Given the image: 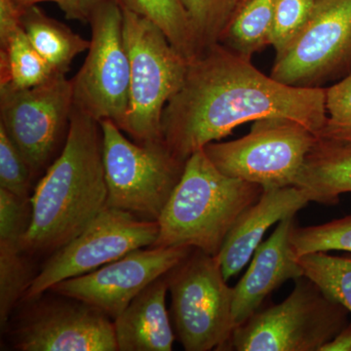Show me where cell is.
I'll return each mask as SVG.
<instances>
[{
    "instance_id": "obj_1",
    "label": "cell",
    "mask_w": 351,
    "mask_h": 351,
    "mask_svg": "<svg viewBox=\"0 0 351 351\" xmlns=\"http://www.w3.org/2000/svg\"><path fill=\"white\" fill-rule=\"evenodd\" d=\"M265 117L295 120L318 137L326 120V88L276 82L217 43L189 61L181 88L163 110V141L186 162L241 124Z\"/></svg>"
},
{
    "instance_id": "obj_2",
    "label": "cell",
    "mask_w": 351,
    "mask_h": 351,
    "mask_svg": "<svg viewBox=\"0 0 351 351\" xmlns=\"http://www.w3.org/2000/svg\"><path fill=\"white\" fill-rule=\"evenodd\" d=\"M32 223L22 248L29 257L63 248L108 205L100 122L73 110L63 151L31 197Z\"/></svg>"
},
{
    "instance_id": "obj_3",
    "label": "cell",
    "mask_w": 351,
    "mask_h": 351,
    "mask_svg": "<svg viewBox=\"0 0 351 351\" xmlns=\"http://www.w3.org/2000/svg\"><path fill=\"white\" fill-rule=\"evenodd\" d=\"M263 193L258 184L223 174L199 149L186 159L157 219L158 237L152 247H191L217 256L235 221Z\"/></svg>"
},
{
    "instance_id": "obj_4",
    "label": "cell",
    "mask_w": 351,
    "mask_h": 351,
    "mask_svg": "<svg viewBox=\"0 0 351 351\" xmlns=\"http://www.w3.org/2000/svg\"><path fill=\"white\" fill-rule=\"evenodd\" d=\"M122 10L130 60V103L121 130L138 144L162 142L163 110L181 88L189 61L152 21Z\"/></svg>"
},
{
    "instance_id": "obj_5",
    "label": "cell",
    "mask_w": 351,
    "mask_h": 351,
    "mask_svg": "<svg viewBox=\"0 0 351 351\" xmlns=\"http://www.w3.org/2000/svg\"><path fill=\"white\" fill-rule=\"evenodd\" d=\"M100 124L107 206L157 221L186 162L175 156L164 141L138 144L110 120H101Z\"/></svg>"
},
{
    "instance_id": "obj_6",
    "label": "cell",
    "mask_w": 351,
    "mask_h": 351,
    "mask_svg": "<svg viewBox=\"0 0 351 351\" xmlns=\"http://www.w3.org/2000/svg\"><path fill=\"white\" fill-rule=\"evenodd\" d=\"M280 304L256 311L235 327L230 350L320 351L348 326V311L328 298L306 276Z\"/></svg>"
},
{
    "instance_id": "obj_7",
    "label": "cell",
    "mask_w": 351,
    "mask_h": 351,
    "mask_svg": "<svg viewBox=\"0 0 351 351\" xmlns=\"http://www.w3.org/2000/svg\"><path fill=\"white\" fill-rule=\"evenodd\" d=\"M173 320L186 351L230 350L235 329L233 289L216 256L193 249L167 274Z\"/></svg>"
},
{
    "instance_id": "obj_8",
    "label": "cell",
    "mask_w": 351,
    "mask_h": 351,
    "mask_svg": "<svg viewBox=\"0 0 351 351\" xmlns=\"http://www.w3.org/2000/svg\"><path fill=\"white\" fill-rule=\"evenodd\" d=\"M317 135L295 120L265 117L244 137L214 142L205 154L223 174L267 189L295 186Z\"/></svg>"
},
{
    "instance_id": "obj_9",
    "label": "cell",
    "mask_w": 351,
    "mask_h": 351,
    "mask_svg": "<svg viewBox=\"0 0 351 351\" xmlns=\"http://www.w3.org/2000/svg\"><path fill=\"white\" fill-rule=\"evenodd\" d=\"M73 110V86L66 75L27 89L0 87V127L34 180L43 177L63 151Z\"/></svg>"
},
{
    "instance_id": "obj_10",
    "label": "cell",
    "mask_w": 351,
    "mask_h": 351,
    "mask_svg": "<svg viewBox=\"0 0 351 351\" xmlns=\"http://www.w3.org/2000/svg\"><path fill=\"white\" fill-rule=\"evenodd\" d=\"M89 24L92 34L86 59L71 80L75 108L99 122L110 120L122 129L130 103V60L119 2L107 0Z\"/></svg>"
},
{
    "instance_id": "obj_11",
    "label": "cell",
    "mask_w": 351,
    "mask_h": 351,
    "mask_svg": "<svg viewBox=\"0 0 351 351\" xmlns=\"http://www.w3.org/2000/svg\"><path fill=\"white\" fill-rule=\"evenodd\" d=\"M351 73V0H317L304 29L276 55L271 76L298 88H324Z\"/></svg>"
},
{
    "instance_id": "obj_12",
    "label": "cell",
    "mask_w": 351,
    "mask_h": 351,
    "mask_svg": "<svg viewBox=\"0 0 351 351\" xmlns=\"http://www.w3.org/2000/svg\"><path fill=\"white\" fill-rule=\"evenodd\" d=\"M158 232L156 221L106 207L80 235L51 255L22 301H32L56 284L94 271L132 251L154 246Z\"/></svg>"
},
{
    "instance_id": "obj_13",
    "label": "cell",
    "mask_w": 351,
    "mask_h": 351,
    "mask_svg": "<svg viewBox=\"0 0 351 351\" xmlns=\"http://www.w3.org/2000/svg\"><path fill=\"white\" fill-rule=\"evenodd\" d=\"M56 295L25 302L27 309L11 328L14 350L119 351L113 321L107 314L86 302Z\"/></svg>"
},
{
    "instance_id": "obj_14",
    "label": "cell",
    "mask_w": 351,
    "mask_h": 351,
    "mask_svg": "<svg viewBox=\"0 0 351 351\" xmlns=\"http://www.w3.org/2000/svg\"><path fill=\"white\" fill-rule=\"evenodd\" d=\"M193 249L184 246L138 249L89 274L62 281L49 291L86 302L113 321L144 289L177 267Z\"/></svg>"
},
{
    "instance_id": "obj_15",
    "label": "cell",
    "mask_w": 351,
    "mask_h": 351,
    "mask_svg": "<svg viewBox=\"0 0 351 351\" xmlns=\"http://www.w3.org/2000/svg\"><path fill=\"white\" fill-rule=\"evenodd\" d=\"M295 216L279 221L269 239L262 242L252 257L250 267L233 287L232 314L239 326L260 309L267 295L286 281L304 276L299 257L293 248Z\"/></svg>"
},
{
    "instance_id": "obj_16",
    "label": "cell",
    "mask_w": 351,
    "mask_h": 351,
    "mask_svg": "<svg viewBox=\"0 0 351 351\" xmlns=\"http://www.w3.org/2000/svg\"><path fill=\"white\" fill-rule=\"evenodd\" d=\"M308 202V196L295 186L263 191L260 199L235 221L216 256L226 280L250 262L270 226L295 216Z\"/></svg>"
},
{
    "instance_id": "obj_17",
    "label": "cell",
    "mask_w": 351,
    "mask_h": 351,
    "mask_svg": "<svg viewBox=\"0 0 351 351\" xmlns=\"http://www.w3.org/2000/svg\"><path fill=\"white\" fill-rule=\"evenodd\" d=\"M167 274L144 289L113 320L119 351H171L175 341L166 295Z\"/></svg>"
},
{
    "instance_id": "obj_18",
    "label": "cell",
    "mask_w": 351,
    "mask_h": 351,
    "mask_svg": "<svg viewBox=\"0 0 351 351\" xmlns=\"http://www.w3.org/2000/svg\"><path fill=\"white\" fill-rule=\"evenodd\" d=\"M309 200L336 205L351 193V143L318 138L295 180Z\"/></svg>"
},
{
    "instance_id": "obj_19",
    "label": "cell",
    "mask_w": 351,
    "mask_h": 351,
    "mask_svg": "<svg viewBox=\"0 0 351 351\" xmlns=\"http://www.w3.org/2000/svg\"><path fill=\"white\" fill-rule=\"evenodd\" d=\"M22 27L32 46L59 75H66L76 56L89 48L90 40L49 17L38 5L25 9Z\"/></svg>"
},
{
    "instance_id": "obj_20",
    "label": "cell",
    "mask_w": 351,
    "mask_h": 351,
    "mask_svg": "<svg viewBox=\"0 0 351 351\" xmlns=\"http://www.w3.org/2000/svg\"><path fill=\"white\" fill-rule=\"evenodd\" d=\"M276 0H240L219 43L251 60L269 45Z\"/></svg>"
},
{
    "instance_id": "obj_21",
    "label": "cell",
    "mask_w": 351,
    "mask_h": 351,
    "mask_svg": "<svg viewBox=\"0 0 351 351\" xmlns=\"http://www.w3.org/2000/svg\"><path fill=\"white\" fill-rule=\"evenodd\" d=\"M59 75L32 46L24 29L0 46V87L27 89Z\"/></svg>"
},
{
    "instance_id": "obj_22",
    "label": "cell",
    "mask_w": 351,
    "mask_h": 351,
    "mask_svg": "<svg viewBox=\"0 0 351 351\" xmlns=\"http://www.w3.org/2000/svg\"><path fill=\"white\" fill-rule=\"evenodd\" d=\"M122 8L147 18L167 36L182 57L197 56L193 27L182 0H117Z\"/></svg>"
},
{
    "instance_id": "obj_23",
    "label": "cell",
    "mask_w": 351,
    "mask_h": 351,
    "mask_svg": "<svg viewBox=\"0 0 351 351\" xmlns=\"http://www.w3.org/2000/svg\"><path fill=\"white\" fill-rule=\"evenodd\" d=\"M19 242L0 241V325L5 328L13 309L34 280V270Z\"/></svg>"
},
{
    "instance_id": "obj_24",
    "label": "cell",
    "mask_w": 351,
    "mask_h": 351,
    "mask_svg": "<svg viewBox=\"0 0 351 351\" xmlns=\"http://www.w3.org/2000/svg\"><path fill=\"white\" fill-rule=\"evenodd\" d=\"M304 276L351 313V258L316 252L299 257Z\"/></svg>"
},
{
    "instance_id": "obj_25",
    "label": "cell",
    "mask_w": 351,
    "mask_h": 351,
    "mask_svg": "<svg viewBox=\"0 0 351 351\" xmlns=\"http://www.w3.org/2000/svg\"><path fill=\"white\" fill-rule=\"evenodd\" d=\"M240 0H182L193 27L197 55L219 43Z\"/></svg>"
},
{
    "instance_id": "obj_26",
    "label": "cell",
    "mask_w": 351,
    "mask_h": 351,
    "mask_svg": "<svg viewBox=\"0 0 351 351\" xmlns=\"http://www.w3.org/2000/svg\"><path fill=\"white\" fill-rule=\"evenodd\" d=\"M291 241L298 257L316 252L351 253V215L319 226H295Z\"/></svg>"
},
{
    "instance_id": "obj_27",
    "label": "cell",
    "mask_w": 351,
    "mask_h": 351,
    "mask_svg": "<svg viewBox=\"0 0 351 351\" xmlns=\"http://www.w3.org/2000/svg\"><path fill=\"white\" fill-rule=\"evenodd\" d=\"M317 0H276L269 45L276 55L304 29Z\"/></svg>"
},
{
    "instance_id": "obj_28",
    "label": "cell",
    "mask_w": 351,
    "mask_h": 351,
    "mask_svg": "<svg viewBox=\"0 0 351 351\" xmlns=\"http://www.w3.org/2000/svg\"><path fill=\"white\" fill-rule=\"evenodd\" d=\"M318 138L351 143V73L326 88V120Z\"/></svg>"
},
{
    "instance_id": "obj_29",
    "label": "cell",
    "mask_w": 351,
    "mask_h": 351,
    "mask_svg": "<svg viewBox=\"0 0 351 351\" xmlns=\"http://www.w3.org/2000/svg\"><path fill=\"white\" fill-rule=\"evenodd\" d=\"M34 181L22 154L0 127V188L24 199H31Z\"/></svg>"
},
{
    "instance_id": "obj_30",
    "label": "cell",
    "mask_w": 351,
    "mask_h": 351,
    "mask_svg": "<svg viewBox=\"0 0 351 351\" xmlns=\"http://www.w3.org/2000/svg\"><path fill=\"white\" fill-rule=\"evenodd\" d=\"M31 223V199L0 188V241L23 243Z\"/></svg>"
},
{
    "instance_id": "obj_31",
    "label": "cell",
    "mask_w": 351,
    "mask_h": 351,
    "mask_svg": "<svg viewBox=\"0 0 351 351\" xmlns=\"http://www.w3.org/2000/svg\"><path fill=\"white\" fill-rule=\"evenodd\" d=\"M14 4L22 10L38 5L40 2H53L57 4L66 19L89 24L97 9L107 0H12Z\"/></svg>"
},
{
    "instance_id": "obj_32",
    "label": "cell",
    "mask_w": 351,
    "mask_h": 351,
    "mask_svg": "<svg viewBox=\"0 0 351 351\" xmlns=\"http://www.w3.org/2000/svg\"><path fill=\"white\" fill-rule=\"evenodd\" d=\"M23 13L12 0H0V46L5 45L22 29Z\"/></svg>"
},
{
    "instance_id": "obj_33",
    "label": "cell",
    "mask_w": 351,
    "mask_h": 351,
    "mask_svg": "<svg viewBox=\"0 0 351 351\" xmlns=\"http://www.w3.org/2000/svg\"><path fill=\"white\" fill-rule=\"evenodd\" d=\"M320 351H351V324L343 328L331 341L325 343Z\"/></svg>"
}]
</instances>
